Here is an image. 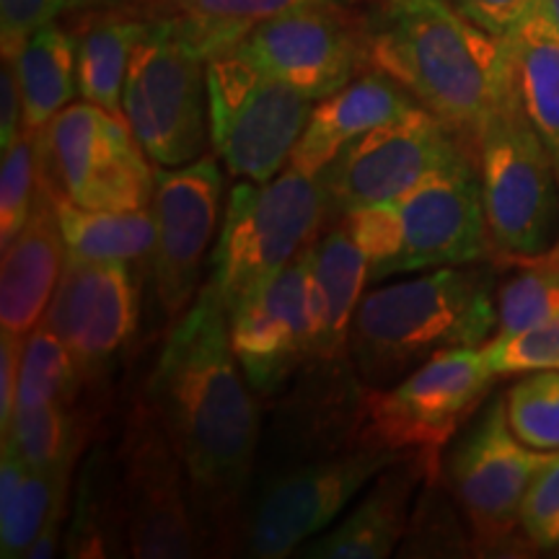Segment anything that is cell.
Here are the masks:
<instances>
[{
    "label": "cell",
    "instance_id": "1",
    "mask_svg": "<svg viewBox=\"0 0 559 559\" xmlns=\"http://www.w3.org/2000/svg\"><path fill=\"white\" fill-rule=\"evenodd\" d=\"M145 400L190 479L194 513L213 555L243 547L260 469V407L230 347L228 309L213 280L174 321Z\"/></svg>",
    "mask_w": 559,
    "mask_h": 559
},
{
    "label": "cell",
    "instance_id": "2",
    "mask_svg": "<svg viewBox=\"0 0 559 559\" xmlns=\"http://www.w3.org/2000/svg\"><path fill=\"white\" fill-rule=\"evenodd\" d=\"M368 68L389 75L474 153L489 111L513 83L506 37L451 0H376L366 16Z\"/></svg>",
    "mask_w": 559,
    "mask_h": 559
},
{
    "label": "cell",
    "instance_id": "3",
    "mask_svg": "<svg viewBox=\"0 0 559 559\" xmlns=\"http://www.w3.org/2000/svg\"><path fill=\"white\" fill-rule=\"evenodd\" d=\"M495 330V272L479 262L438 267L362 296L349 360L368 389H386L443 349L487 345Z\"/></svg>",
    "mask_w": 559,
    "mask_h": 559
},
{
    "label": "cell",
    "instance_id": "4",
    "mask_svg": "<svg viewBox=\"0 0 559 559\" xmlns=\"http://www.w3.org/2000/svg\"><path fill=\"white\" fill-rule=\"evenodd\" d=\"M368 257V280L485 260L489 251L477 164L438 171L400 200L340 218Z\"/></svg>",
    "mask_w": 559,
    "mask_h": 559
},
{
    "label": "cell",
    "instance_id": "5",
    "mask_svg": "<svg viewBox=\"0 0 559 559\" xmlns=\"http://www.w3.org/2000/svg\"><path fill=\"white\" fill-rule=\"evenodd\" d=\"M489 251L510 262L549 257L559 243V174L523 109L515 81L474 140Z\"/></svg>",
    "mask_w": 559,
    "mask_h": 559
},
{
    "label": "cell",
    "instance_id": "6",
    "mask_svg": "<svg viewBox=\"0 0 559 559\" xmlns=\"http://www.w3.org/2000/svg\"><path fill=\"white\" fill-rule=\"evenodd\" d=\"M326 215L321 179L293 166L270 181L234 185L210 277L228 313L309 249Z\"/></svg>",
    "mask_w": 559,
    "mask_h": 559
},
{
    "label": "cell",
    "instance_id": "7",
    "mask_svg": "<svg viewBox=\"0 0 559 559\" xmlns=\"http://www.w3.org/2000/svg\"><path fill=\"white\" fill-rule=\"evenodd\" d=\"M412 451L376 443L300 459L257 477L241 555L283 559L326 531L389 464Z\"/></svg>",
    "mask_w": 559,
    "mask_h": 559
},
{
    "label": "cell",
    "instance_id": "8",
    "mask_svg": "<svg viewBox=\"0 0 559 559\" xmlns=\"http://www.w3.org/2000/svg\"><path fill=\"white\" fill-rule=\"evenodd\" d=\"M210 143L230 177L275 179L290 164L313 104L288 83L228 50L205 66Z\"/></svg>",
    "mask_w": 559,
    "mask_h": 559
},
{
    "label": "cell",
    "instance_id": "9",
    "mask_svg": "<svg viewBox=\"0 0 559 559\" xmlns=\"http://www.w3.org/2000/svg\"><path fill=\"white\" fill-rule=\"evenodd\" d=\"M115 479L130 557L207 555L185 464L148 400L132 404L124 417L115 449Z\"/></svg>",
    "mask_w": 559,
    "mask_h": 559
},
{
    "label": "cell",
    "instance_id": "10",
    "mask_svg": "<svg viewBox=\"0 0 559 559\" xmlns=\"http://www.w3.org/2000/svg\"><path fill=\"white\" fill-rule=\"evenodd\" d=\"M207 62L181 37L174 19L151 21L130 60L124 120L156 166L192 164L210 143Z\"/></svg>",
    "mask_w": 559,
    "mask_h": 559
},
{
    "label": "cell",
    "instance_id": "11",
    "mask_svg": "<svg viewBox=\"0 0 559 559\" xmlns=\"http://www.w3.org/2000/svg\"><path fill=\"white\" fill-rule=\"evenodd\" d=\"M41 174L62 198L88 210L151 207L156 171L122 117L83 99L39 130Z\"/></svg>",
    "mask_w": 559,
    "mask_h": 559
},
{
    "label": "cell",
    "instance_id": "12",
    "mask_svg": "<svg viewBox=\"0 0 559 559\" xmlns=\"http://www.w3.org/2000/svg\"><path fill=\"white\" fill-rule=\"evenodd\" d=\"M557 453L531 449L515 436L506 394L489 396L453 438L443 474L479 547H500L521 528L528 489Z\"/></svg>",
    "mask_w": 559,
    "mask_h": 559
},
{
    "label": "cell",
    "instance_id": "13",
    "mask_svg": "<svg viewBox=\"0 0 559 559\" xmlns=\"http://www.w3.org/2000/svg\"><path fill=\"white\" fill-rule=\"evenodd\" d=\"M498 379L485 347L443 349L394 386L366 391V438L391 451L440 453Z\"/></svg>",
    "mask_w": 559,
    "mask_h": 559
},
{
    "label": "cell",
    "instance_id": "14",
    "mask_svg": "<svg viewBox=\"0 0 559 559\" xmlns=\"http://www.w3.org/2000/svg\"><path fill=\"white\" fill-rule=\"evenodd\" d=\"M469 160L474 153L436 115L419 107L347 145L319 179L330 215L345 218L360 207L400 200L438 171Z\"/></svg>",
    "mask_w": 559,
    "mask_h": 559
},
{
    "label": "cell",
    "instance_id": "15",
    "mask_svg": "<svg viewBox=\"0 0 559 559\" xmlns=\"http://www.w3.org/2000/svg\"><path fill=\"white\" fill-rule=\"evenodd\" d=\"M234 50L272 79L321 102L368 68L366 16L340 3L309 5L262 21Z\"/></svg>",
    "mask_w": 559,
    "mask_h": 559
},
{
    "label": "cell",
    "instance_id": "16",
    "mask_svg": "<svg viewBox=\"0 0 559 559\" xmlns=\"http://www.w3.org/2000/svg\"><path fill=\"white\" fill-rule=\"evenodd\" d=\"M223 174L218 160L202 156L192 164L156 166L153 221L156 247L151 270L153 288L166 319L177 321L200 293V275L218 228Z\"/></svg>",
    "mask_w": 559,
    "mask_h": 559
},
{
    "label": "cell",
    "instance_id": "17",
    "mask_svg": "<svg viewBox=\"0 0 559 559\" xmlns=\"http://www.w3.org/2000/svg\"><path fill=\"white\" fill-rule=\"evenodd\" d=\"M313 243L228 313L230 347L257 396L288 389L311 358Z\"/></svg>",
    "mask_w": 559,
    "mask_h": 559
},
{
    "label": "cell",
    "instance_id": "18",
    "mask_svg": "<svg viewBox=\"0 0 559 559\" xmlns=\"http://www.w3.org/2000/svg\"><path fill=\"white\" fill-rule=\"evenodd\" d=\"M138 283L128 262L68 260L45 324L99 381L138 332Z\"/></svg>",
    "mask_w": 559,
    "mask_h": 559
},
{
    "label": "cell",
    "instance_id": "19",
    "mask_svg": "<svg viewBox=\"0 0 559 559\" xmlns=\"http://www.w3.org/2000/svg\"><path fill=\"white\" fill-rule=\"evenodd\" d=\"M443 474L440 453L412 451L370 481L345 519L332 523L298 549L306 559H386L400 549L412 519V502L430 477Z\"/></svg>",
    "mask_w": 559,
    "mask_h": 559
},
{
    "label": "cell",
    "instance_id": "20",
    "mask_svg": "<svg viewBox=\"0 0 559 559\" xmlns=\"http://www.w3.org/2000/svg\"><path fill=\"white\" fill-rule=\"evenodd\" d=\"M55 198L58 190L52 181L39 174V190L29 221L16 239L3 247L0 326L24 337L45 319L66 267V239Z\"/></svg>",
    "mask_w": 559,
    "mask_h": 559
},
{
    "label": "cell",
    "instance_id": "21",
    "mask_svg": "<svg viewBox=\"0 0 559 559\" xmlns=\"http://www.w3.org/2000/svg\"><path fill=\"white\" fill-rule=\"evenodd\" d=\"M419 107L423 104L412 99L400 83L368 68V73H360L337 94L313 104L288 166L309 177H319L355 140L402 120Z\"/></svg>",
    "mask_w": 559,
    "mask_h": 559
},
{
    "label": "cell",
    "instance_id": "22",
    "mask_svg": "<svg viewBox=\"0 0 559 559\" xmlns=\"http://www.w3.org/2000/svg\"><path fill=\"white\" fill-rule=\"evenodd\" d=\"M368 280V257L345 223L313 243L311 358L306 366H342L349 360V330Z\"/></svg>",
    "mask_w": 559,
    "mask_h": 559
},
{
    "label": "cell",
    "instance_id": "23",
    "mask_svg": "<svg viewBox=\"0 0 559 559\" xmlns=\"http://www.w3.org/2000/svg\"><path fill=\"white\" fill-rule=\"evenodd\" d=\"M506 39L515 91L559 174V32L536 3ZM549 257L559 260V243Z\"/></svg>",
    "mask_w": 559,
    "mask_h": 559
},
{
    "label": "cell",
    "instance_id": "24",
    "mask_svg": "<svg viewBox=\"0 0 559 559\" xmlns=\"http://www.w3.org/2000/svg\"><path fill=\"white\" fill-rule=\"evenodd\" d=\"M9 58L16 62L24 96V128H47L79 94V37L52 21Z\"/></svg>",
    "mask_w": 559,
    "mask_h": 559
},
{
    "label": "cell",
    "instance_id": "25",
    "mask_svg": "<svg viewBox=\"0 0 559 559\" xmlns=\"http://www.w3.org/2000/svg\"><path fill=\"white\" fill-rule=\"evenodd\" d=\"M68 260L88 262H143L156 247L153 210H88L58 192L55 198Z\"/></svg>",
    "mask_w": 559,
    "mask_h": 559
},
{
    "label": "cell",
    "instance_id": "26",
    "mask_svg": "<svg viewBox=\"0 0 559 559\" xmlns=\"http://www.w3.org/2000/svg\"><path fill=\"white\" fill-rule=\"evenodd\" d=\"M151 21L128 19L120 13L96 19L79 37V94L96 107L124 120L122 94L130 60Z\"/></svg>",
    "mask_w": 559,
    "mask_h": 559
},
{
    "label": "cell",
    "instance_id": "27",
    "mask_svg": "<svg viewBox=\"0 0 559 559\" xmlns=\"http://www.w3.org/2000/svg\"><path fill=\"white\" fill-rule=\"evenodd\" d=\"M353 5L355 0H181L174 24L202 60L234 50L262 21L309 5Z\"/></svg>",
    "mask_w": 559,
    "mask_h": 559
},
{
    "label": "cell",
    "instance_id": "28",
    "mask_svg": "<svg viewBox=\"0 0 559 559\" xmlns=\"http://www.w3.org/2000/svg\"><path fill=\"white\" fill-rule=\"evenodd\" d=\"M66 534L68 557H130L117 495L115 456L96 451L83 466L73 519Z\"/></svg>",
    "mask_w": 559,
    "mask_h": 559
},
{
    "label": "cell",
    "instance_id": "29",
    "mask_svg": "<svg viewBox=\"0 0 559 559\" xmlns=\"http://www.w3.org/2000/svg\"><path fill=\"white\" fill-rule=\"evenodd\" d=\"M88 417L68 404H41L13 412L11 430L3 440L26 461L29 469H73L75 459L88 438Z\"/></svg>",
    "mask_w": 559,
    "mask_h": 559
},
{
    "label": "cell",
    "instance_id": "30",
    "mask_svg": "<svg viewBox=\"0 0 559 559\" xmlns=\"http://www.w3.org/2000/svg\"><path fill=\"white\" fill-rule=\"evenodd\" d=\"M94 386L88 370L70 353V347L41 321L26 334L21 358L16 409L41 404H68L75 407L81 394Z\"/></svg>",
    "mask_w": 559,
    "mask_h": 559
},
{
    "label": "cell",
    "instance_id": "31",
    "mask_svg": "<svg viewBox=\"0 0 559 559\" xmlns=\"http://www.w3.org/2000/svg\"><path fill=\"white\" fill-rule=\"evenodd\" d=\"M70 479H73V469L26 472L16 495L5 506H0V557H26L47 523L68 513Z\"/></svg>",
    "mask_w": 559,
    "mask_h": 559
},
{
    "label": "cell",
    "instance_id": "32",
    "mask_svg": "<svg viewBox=\"0 0 559 559\" xmlns=\"http://www.w3.org/2000/svg\"><path fill=\"white\" fill-rule=\"evenodd\" d=\"M559 317V260L526 262L498 288V330L492 340L519 337Z\"/></svg>",
    "mask_w": 559,
    "mask_h": 559
},
{
    "label": "cell",
    "instance_id": "33",
    "mask_svg": "<svg viewBox=\"0 0 559 559\" xmlns=\"http://www.w3.org/2000/svg\"><path fill=\"white\" fill-rule=\"evenodd\" d=\"M510 428L539 451H559V370H531L506 391Z\"/></svg>",
    "mask_w": 559,
    "mask_h": 559
},
{
    "label": "cell",
    "instance_id": "34",
    "mask_svg": "<svg viewBox=\"0 0 559 559\" xmlns=\"http://www.w3.org/2000/svg\"><path fill=\"white\" fill-rule=\"evenodd\" d=\"M39 130L24 128L3 151L0 166V247H9L29 221L39 190Z\"/></svg>",
    "mask_w": 559,
    "mask_h": 559
},
{
    "label": "cell",
    "instance_id": "35",
    "mask_svg": "<svg viewBox=\"0 0 559 559\" xmlns=\"http://www.w3.org/2000/svg\"><path fill=\"white\" fill-rule=\"evenodd\" d=\"M489 366L498 376H523L531 370H559V317L519 334L485 345Z\"/></svg>",
    "mask_w": 559,
    "mask_h": 559
},
{
    "label": "cell",
    "instance_id": "36",
    "mask_svg": "<svg viewBox=\"0 0 559 559\" xmlns=\"http://www.w3.org/2000/svg\"><path fill=\"white\" fill-rule=\"evenodd\" d=\"M86 9H96V0H0L3 55H16L19 47L41 26L52 24L70 11Z\"/></svg>",
    "mask_w": 559,
    "mask_h": 559
},
{
    "label": "cell",
    "instance_id": "37",
    "mask_svg": "<svg viewBox=\"0 0 559 559\" xmlns=\"http://www.w3.org/2000/svg\"><path fill=\"white\" fill-rule=\"evenodd\" d=\"M521 531L536 549H559V453L536 474L528 489Z\"/></svg>",
    "mask_w": 559,
    "mask_h": 559
},
{
    "label": "cell",
    "instance_id": "38",
    "mask_svg": "<svg viewBox=\"0 0 559 559\" xmlns=\"http://www.w3.org/2000/svg\"><path fill=\"white\" fill-rule=\"evenodd\" d=\"M461 13L487 32L506 37L519 26V21L534 9L536 0H451Z\"/></svg>",
    "mask_w": 559,
    "mask_h": 559
},
{
    "label": "cell",
    "instance_id": "39",
    "mask_svg": "<svg viewBox=\"0 0 559 559\" xmlns=\"http://www.w3.org/2000/svg\"><path fill=\"white\" fill-rule=\"evenodd\" d=\"M24 334L3 330L0 334V432L11 430L13 412H16V391L21 358H24Z\"/></svg>",
    "mask_w": 559,
    "mask_h": 559
},
{
    "label": "cell",
    "instance_id": "40",
    "mask_svg": "<svg viewBox=\"0 0 559 559\" xmlns=\"http://www.w3.org/2000/svg\"><path fill=\"white\" fill-rule=\"evenodd\" d=\"M24 132V96L16 73V62L3 55V70H0V145L3 151Z\"/></svg>",
    "mask_w": 559,
    "mask_h": 559
},
{
    "label": "cell",
    "instance_id": "41",
    "mask_svg": "<svg viewBox=\"0 0 559 559\" xmlns=\"http://www.w3.org/2000/svg\"><path fill=\"white\" fill-rule=\"evenodd\" d=\"M62 526H66V513L47 523V528L41 531V534L37 536V542L32 544V549H29V555H26V559H50V557L58 555L60 539H62V534H66V528H62Z\"/></svg>",
    "mask_w": 559,
    "mask_h": 559
},
{
    "label": "cell",
    "instance_id": "42",
    "mask_svg": "<svg viewBox=\"0 0 559 559\" xmlns=\"http://www.w3.org/2000/svg\"><path fill=\"white\" fill-rule=\"evenodd\" d=\"M536 3L542 5V11L547 13L549 21L557 26V32H559V0H536Z\"/></svg>",
    "mask_w": 559,
    "mask_h": 559
},
{
    "label": "cell",
    "instance_id": "43",
    "mask_svg": "<svg viewBox=\"0 0 559 559\" xmlns=\"http://www.w3.org/2000/svg\"><path fill=\"white\" fill-rule=\"evenodd\" d=\"M128 3H135V0H96V9H99V5H128Z\"/></svg>",
    "mask_w": 559,
    "mask_h": 559
},
{
    "label": "cell",
    "instance_id": "44",
    "mask_svg": "<svg viewBox=\"0 0 559 559\" xmlns=\"http://www.w3.org/2000/svg\"><path fill=\"white\" fill-rule=\"evenodd\" d=\"M169 3H174V5H179V3H181V0H169Z\"/></svg>",
    "mask_w": 559,
    "mask_h": 559
}]
</instances>
